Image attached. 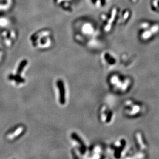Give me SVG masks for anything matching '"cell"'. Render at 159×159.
Masks as SVG:
<instances>
[{
  "instance_id": "obj_1",
  "label": "cell",
  "mask_w": 159,
  "mask_h": 159,
  "mask_svg": "<svg viewBox=\"0 0 159 159\" xmlns=\"http://www.w3.org/2000/svg\"><path fill=\"white\" fill-rule=\"evenodd\" d=\"M57 86L59 91V102L61 105H64L66 103V94L64 82L61 80H59L58 81Z\"/></svg>"
},
{
  "instance_id": "obj_2",
  "label": "cell",
  "mask_w": 159,
  "mask_h": 159,
  "mask_svg": "<svg viewBox=\"0 0 159 159\" xmlns=\"http://www.w3.org/2000/svg\"><path fill=\"white\" fill-rule=\"evenodd\" d=\"M151 7L152 11L159 15V0H152Z\"/></svg>"
},
{
  "instance_id": "obj_3",
  "label": "cell",
  "mask_w": 159,
  "mask_h": 159,
  "mask_svg": "<svg viewBox=\"0 0 159 159\" xmlns=\"http://www.w3.org/2000/svg\"><path fill=\"white\" fill-rule=\"evenodd\" d=\"M27 64V61L26 60H23L21 62L19 67H18V69L17 70V76H19V75H20L21 73H22V72L23 71L24 68L25 67Z\"/></svg>"
},
{
  "instance_id": "obj_4",
  "label": "cell",
  "mask_w": 159,
  "mask_h": 159,
  "mask_svg": "<svg viewBox=\"0 0 159 159\" xmlns=\"http://www.w3.org/2000/svg\"><path fill=\"white\" fill-rule=\"evenodd\" d=\"M23 131V128L22 127H19L18 128V129L16 130V131H15L13 132V135H8V138L10 139H13V138H14L15 137H16L19 135V134H20Z\"/></svg>"
}]
</instances>
